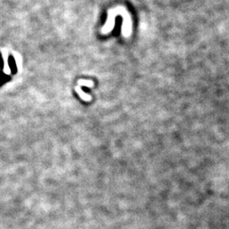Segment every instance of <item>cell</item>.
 Returning a JSON list of instances; mask_svg holds the SVG:
<instances>
[{
	"label": "cell",
	"mask_w": 229,
	"mask_h": 229,
	"mask_svg": "<svg viewBox=\"0 0 229 229\" xmlns=\"http://www.w3.org/2000/svg\"><path fill=\"white\" fill-rule=\"evenodd\" d=\"M8 64H9V67L10 69V72L12 75H15L18 72V67H17L15 60L12 54H10L8 57Z\"/></svg>",
	"instance_id": "cell-1"
},
{
	"label": "cell",
	"mask_w": 229,
	"mask_h": 229,
	"mask_svg": "<svg viewBox=\"0 0 229 229\" xmlns=\"http://www.w3.org/2000/svg\"><path fill=\"white\" fill-rule=\"evenodd\" d=\"M4 67V58L2 55V53L0 52V70H3Z\"/></svg>",
	"instance_id": "cell-2"
}]
</instances>
